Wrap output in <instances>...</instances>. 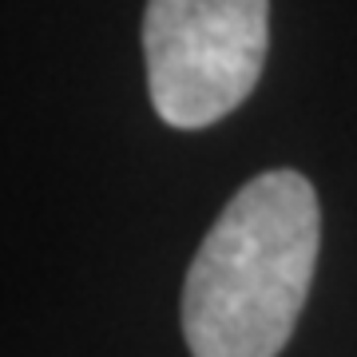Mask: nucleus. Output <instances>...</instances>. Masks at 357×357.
<instances>
[{"label":"nucleus","instance_id":"f257e3e1","mask_svg":"<svg viewBox=\"0 0 357 357\" xmlns=\"http://www.w3.org/2000/svg\"><path fill=\"white\" fill-rule=\"evenodd\" d=\"M321 246L318 195L266 171L227 203L187 270L183 333L195 357H278L306 306Z\"/></svg>","mask_w":357,"mask_h":357},{"label":"nucleus","instance_id":"f03ea898","mask_svg":"<svg viewBox=\"0 0 357 357\" xmlns=\"http://www.w3.org/2000/svg\"><path fill=\"white\" fill-rule=\"evenodd\" d=\"M270 44V0H147L143 56L167 128L218 123L255 91Z\"/></svg>","mask_w":357,"mask_h":357}]
</instances>
